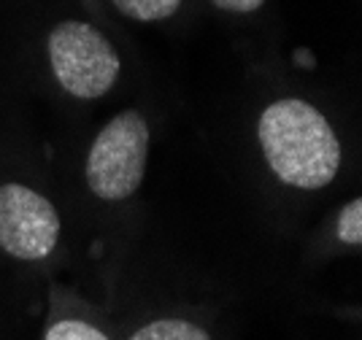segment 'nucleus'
<instances>
[{
  "label": "nucleus",
  "mask_w": 362,
  "mask_h": 340,
  "mask_svg": "<svg viewBox=\"0 0 362 340\" xmlns=\"http://www.w3.org/2000/svg\"><path fill=\"white\" fill-rule=\"evenodd\" d=\"M149 143L151 130L144 114L122 111L111 119L95 135L84 160V176L92 194L108 203L133 197L146 176Z\"/></svg>",
  "instance_id": "nucleus-3"
},
{
  "label": "nucleus",
  "mask_w": 362,
  "mask_h": 340,
  "mask_svg": "<svg viewBox=\"0 0 362 340\" xmlns=\"http://www.w3.org/2000/svg\"><path fill=\"white\" fill-rule=\"evenodd\" d=\"M257 141L271 173L292 189H325L341 170L344 151L330 119L300 98L265 105L257 119Z\"/></svg>",
  "instance_id": "nucleus-1"
},
{
  "label": "nucleus",
  "mask_w": 362,
  "mask_h": 340,
  "mask_svg": "<svg viewBox=\"0 0 362 340\" xmlns=\"http://www.w3.org/2000/svg\"><path fill=\"white\" fill-rule=\"evenodd\" d=\"M62 222L49 197L28 184H0V249L22 259L41 262L57 249Z\"/></svg>",
  "instance_id": "nucleus-4"
},
{
  "label": "nucleus",
  "mask_w": 362,
  "mask_h": 340,
  "mask_svg": "<svg viewBox=\"0 0 362 340\" xmlns=\"http://www.w3.org/2000/svg\"><path fill=\"white\" fill-rule=\"evenodd\" d=\"M211 6L225 14H255L265 6V0H211Z\"/></svg>",
  "instance_id": "nucleus-9"
},
{
  "label": "nucleus",
  "mask_w": 362,
  "mask_h": 340,
  "mask_svg": "<svg viewBox=\"0 0 362 340\" xmlns=\"http://www.w3.org/2000/svg\"><path fill=\"white\" fill-rule=\"evenodd\" d=\"M181 3L184 0H111V6L124 19H133L141 25H154V22H165L170 16H176Z\"/></svg>",
  "instance_id": "nucleus-6"
},
{
  "label": "nucleus",
  "mask_w": 362,
  "mask_h": 340,
  "mask_svg": "<svg viewBox=\"0 0 362 340\" xmlns=\"http://www.w3.org/2000/svg\"><path fill=\"white\" fill-rule=\"evenodd\" d=\"M335 233H338V240L341 243H349V246H360L362 243V200L354 197L351 203L341 208L338 213V222H335Z\"/></svg>",
  "instance_id": "nucleus-8"
},
{
  "label": "nucleus",
  "mask_w": 362,
  "mask_h": 340,
  "mask_svg": "<svg viewBox=\"0 0 362 340\" xmlns=\"http://www.w3.org/2000/svg\"><path fill=\"white\" fill-rule=\"evenodd\" d=\"M127 340H211V335L187 319H157L136 329Z\"/></svg>",
  "instance_id": "nucleus-5"
},
{
  "label": "nucleus",
  "mask_w": 362,
  "mask_h": 340,
  "mask_svg": "<svg viewBox=\"0 0 362 340\" xmlns=\"http://www.w3.org/2000/svg\"><path fill=\"white\" fill-rule=\"evenodd\" d=\"M46 57L54 81L76 100H98L119 81L122 57L92 22L65 19L49 30Z\"/></svg>",
  "instance_id": "nucleus-2"
},
{
  "label": "nucleus",
  "mask_w": 362,
  "mask_h": 340,
  "mask_svg": "<svg viewBox=\"0 0 362 340\" xmlns=\"http://www.w3.org/2000/svg\"><path fill=\"white\" fill-rule=\"evenodd\" d=\"M44 340H108V335L84 319H57L46 329Z\"/></svg>",
  "instance_id": "nucleus-7"
}]
</instances>
